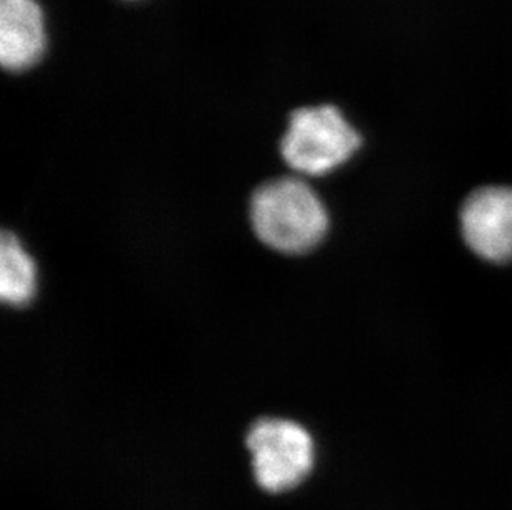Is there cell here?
<instances>
[{"label":"cell","instance_id":"obj_5","mask_svg":"<svg viewBox=\"0 0 512 510\" xmlns=\"http://www.w3.org/2000/svg\"><path fill=\"white\" fill-rule=\"evenodd\" d=\"M45 49L44 15L35 0H0V62L10 72L27 70Z\"/></svg>","mask_w":512,"mask_h":510},{"label":"cell","instance_id":"obj_3","mask_svg":"<svg viewBox=\"0 0 512 510\" xmlns=\"http://www.w3.org/2000/svg\"><path fill=\"white\" fill-rule=\"evenodd\" d=\"M246 444L254 477L264 491L294 489L314 467V439L304 426L289 419H259L249 429Z\"/></svg>","mask_w":512,"mask_h":510},{"label":"cell","instance_id":"obj_4","mask_svg":"<svg viewBox=\"0 0 512 510\" xmlns=\"http://www.w3.org/2000/svg\"><path fill=\"white\" fill-rule=\"evenodd\" d=\"M459 219L464 242L474 254L498 264L512 259V188L474 191Z\"/></svg>","mask_w":512,"mask_h":510},{"label":"cell","instance_id":"obj_2","mask_svg":"<svg viewBox=\"0 0 512 510\" xmlns=\"http://www.w3.org/2000/svg\"><path fill=\"white\" fill-rule=\"evenodd\" d=\"M362 138L339 108L332 105L300 108L290 115L282 138L285 163L297 173L320 176L347 163Z\"/></svg>","mask_w":512,"mask_h":510},{"label":"cell","instance_id":"obj_1","mask_svg":"<svg viewBox=\"0 0 512 510\" xmlns=\"http://www.w3.org/2000/svg\"><path fill=\"white\" fill-rule=\"evenodd\" d=\"M251 219L257 237L284 254L314 249L329 231L327 209L299 178L276 179L257 189Z\"/></svg>","mask_w":512,"mask_h":510},{"label":"cell","instance_id":"obj_6","mask_svg":"<svg viewBox=\"0 0 512 510\" xmlns=\"http://www.w3.org/2000/svg\"><path fill=\"white\" fill-rule=\"evenodd\" d=\"M37 270L19 239L4 232L0 241V297L7 305L20 307L35 294Z\"/></svg>","mask_w":512,"mask_h":510}]
</instances>
